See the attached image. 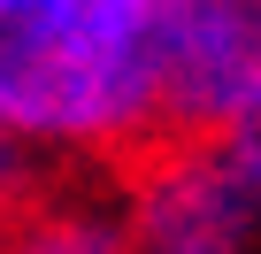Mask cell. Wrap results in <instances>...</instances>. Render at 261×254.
Returning <instances> with one entry per match:
<instances>
[{
  "mask_svg": "<svg viewBox=\"0 0 261 254\" xmlns=\"http://www.w3.org/2000/svg\"><path fill=\"white\" fill-rule=\"evenodd\" d=\"M0 254H130L115 185H54L31 216L0 231Z\"/></svg>",
  "mask_w": 261,
  "mask_h": 254,
  "instance_id": "277c9868",
  "label": "cell"
},
{
  "mask_svg": "<svg viewBox=\"0 0 261 254\" xmlns=\"http://www.w3.org/2000/svg\"><path fill=\"white\" fill-rule=\"evenodd\" d=\"M215 147L230 154V170H238V185H246V193H253V208H261V100H253V108H246V116L230 123V131H223Z\"/></svg>",
  "mask_w": 261,
  "mask_h": 254,
  "instance_id": "8992f818",
  "label": "cell"
},
{
  "mask_svg": "<svg viewBox=\"0 0 261 254\" xmlns=\"http://www.w3.org/2000/svg\"><path fill=\"white\" fill-rule=\"evenodd\" d=\"M46 193H54V162L39 147H23V139L0 131V231H8L16 216H31Z\"/></svg>",
  "mask_w": 261,
  "mask_h": 254,
  "instance_id": "5b68a950",
  "label": "cell"
},
{
  "mask_svg": "<svg viewBox=\"0 0 261 254\" xmlns=\"http://www.w3.org/2000/svg\"><path fill=\"white\" fill-rule=\"evenodd\" d=\"M185 0H0V131L46 162L123 170L169 139Z\"/></svg>",
  "mask_w": 261,
  "mask_h": 254,
  "instance_id": "6da1fadb",
  "label": "cell"
},
{
  "mask_svg": "<svg viewBox=\"0 0 261 254\" xmlns=\"http://www.w3.org/2000/svg\"><path fill=\"white\" fill-rule=\"evenodd\" d=\"M261 100V0H185L169 62V131L223 139Z\"/></svg>",
  "mask_w": 261,
  "mask_h": 254,
  "instance_id": "3957f363",
  "label": "cell"
},
{
  "mask_svg": "<svg viewBox=\"0 0 261 254\" xmlns=\"http://www.w3.org/2000/svg\"><path fill=\"white\" fill-rule=\"evenodd\" d=\"M108 177L130 254H261V208L215 139L169 131Z\"/></svg>",
  "mask_w": 261,
  "mask_h": 254,
  "instance_id": "7a4b0ae2",
  "label": "cell"
}]
</instances>
